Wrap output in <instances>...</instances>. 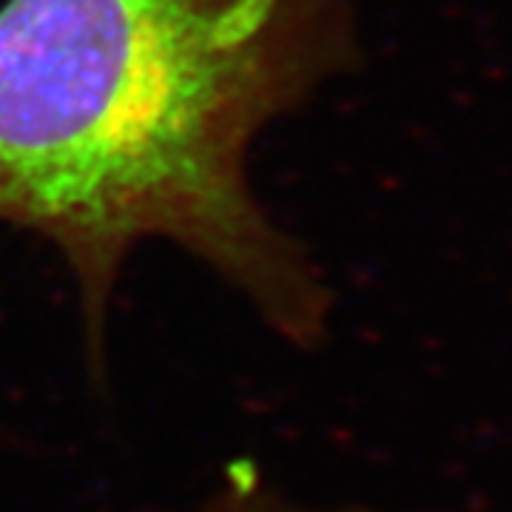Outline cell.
I'll return each mask as SVG.
<instances>
[{"label":"cell","instance_id":"6da1fadb","mask_svg":"<svg viewBox=\"0 0 512 512\" xmlns=\"http://www.w3.org/2000/svg\"><path fill=\"white\" fill-rule=\"evenodd\" d=\"M350 57L345 0H6L0 222L69 262L94 373L126 256L185 248L293 342L322 291L248 183L262 128Z\"/></svg>","mask_w":512,"mask_h":512}]
</instances>
